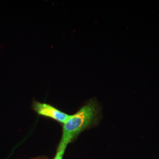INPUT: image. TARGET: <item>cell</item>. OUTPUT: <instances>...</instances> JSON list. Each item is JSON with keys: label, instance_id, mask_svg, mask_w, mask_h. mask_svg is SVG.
<instances>
[{"label": "cell", "instance_id": "6da1fadb", "mask_svg": "<svg viewBox=\"0 0 159 159\" xmlns=\"http://www.w3.org/2000/svg\"><path fill=\"white\" fill-rule=\"evenodd\" d=\"M101 116L100 104L96 98L90 99L63 123L62 137L58 148H66L68 144L82 131L98 125Z\"/></svg>", "mask_w": 159, "mask_h": 159}, {"label": "cell", "instance_id": "7a4b0ae2", "mask_svg": "<svg viewBox=\"0 0 159 159\" xmlns=\"http://www.w3.org/2000/svg\"><path fill=\"white\" fill-rule=\"evenodd\" d=\"M32 107L34 111L41 116L50 118L63 124L70 116L50 104L40 102L36 100L33 101Z\"/></svg>", "mask_w": 159, "mask_h": 159}, {"label": "cell", "instance_id": "3957f363", "mask_svg": "<svg viewBox=\"0 0 159 159\" xmlns=\"http://www.w3.org/2000/svg\"><path fill=\"white\" fill-rule=\"evenodd\" d=\"M66 148H58L57 153L54 159H63V156L64 154V152Z\"/></svg>", "mask_w": 159, "mask_h": 159}]
</instances>
